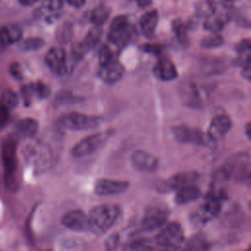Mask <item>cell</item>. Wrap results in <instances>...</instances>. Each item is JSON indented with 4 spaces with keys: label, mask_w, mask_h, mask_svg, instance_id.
Listing matches in <instances>:
<instances>
[{
    "label": "cell",
    "mask_w": 251,
    "mask_h": 251,
    "mask_svg": "<svg viewBox=\"0 0 251 251\" xmlns=\"http://www.w3.org/2000/svg\"><path fill=\"white\" fill-rule=\"evenodd\" d=\"M121 209L115 204H100L93 207L88 217V230L96 235L107 232L118 221Z\"/></svg>",
    "instance_id": "obj_1"
},
{
    "label": "cell",
    "mask_w": 251,
    "mask_h": 251,
    "mask_svg": "<svg viewBox=\"0 0 251 251\" xmlns=\"http://www.w3.org/2000/svg\"><path fill=\"white\" fill-rule=\"evenodd\" d=\"M227 179L236 181H250V156L246 152L237 153L221 168Z\"/></svg>",
    "instance_id": "obj_2"
},
{
    "label": "cell",
    "mask_w": 251,
    "mask_h": 251,
    "mask_svg": "<svg viewBox=\"0 0 251 251\" xmlns=\"http://www.w3.org/2000/svg\"><path fill=\"white\" fill-rule=\"evenodd\" d=\"M102 118L99 116L86 115L78 112H70L58 120V125L65 128L75 131L89 130L96 128L102 123Z\"/></svg>",
    "instance_id": "obj_3"
},
{
    "label": "cell",
    "mask_w": 251,
    "mask_h": 251,
    "mask_svg": "<svg viewBox=\"0 0 251 251\" xmlns=\"http://www.w3.org/2000/svg\"><path fill=\"white\" fill-rule=\"evenodd\" d=\"M113 134H114V130L106 129L101 132L87 135L86 137L78 141L72 148L71 154L75 158H82V157L91 155L94 152L98 151L101 147H103L104 144L107 142V140Z\"/></svg>",
    "instance_id": "obj_4"
},
{
    "label": "cell",
    "mask_w": 251,
    "mask_h": 251,
    "mask_svg": "<svg viewBox=\"0 0 251 251\" xmlns=\"http://www.w3.org/2000/svg\"><path fill=\"white\" fill-rule=\"evenodd\" d=\"M163 226L155 237V244L167 249L180 248L184 241V232L181 226L176 222H172Z\"/></svg>",
    "instance_id": "obj_5"
},
{
    "label": "cell",
    "mask_w": 251,
    "mask_h": 251,
    "mask_svg": "<svg viewBox=\"0 0 251 251\" xmlns=\"http://www.w3.org/2000/svg\"><path fill=\"white\" fill-rule=\"evenodd\" d=\"M25 159L36 171H45L53 163V154L47 145L38 142L25 148Z\"/></svg>",
    "instance_id": "obj_6"
},
{
    "label": "cell",
    "mask_w": 251,
    "mask_h": 251,
    "mask_svg": "<svg viewBox=\"0 0 251 251\" xmlns=\"http://www.w3.org/2000/svg\"><path fill=\"white\" fill-rule=\"evenodd\" d=\"M221 210L222 201L205 196L204 202L190 215V222L195 226H204L217 218Z\"/></svg>",
    "instance_id": "obj_7"
},
{
    "label": "cell",
    "mask_w": 251,
    "mask_h": 251,
    "mask_svg": "<svg viewBox=\"0 0 251 251\" xmlns=\"http://www.w3.org/2000/svg\"><path fill=\"white\" fill-rule=\"evenodd\" d=\"M169 209L162 204H153L146 208L140 226L144 231H153L162 227L169 218Z\"/></svg>",
    "instance_id": "obj_8"
},
{
    "label": "cell",
    "mask_w": 251,
    "mask_h": 251,
    "mask_svg": "<svg viewBox=\"0 0 251 251\" xmlns=\"http://www.w3.org/2000/svg\"><path fill=\"white\" fill-rule=\"evenodd\" d=\"M132 30L127 17L121 15L111 22L107 38L111 43L123 46L128 42Z\"/></svg>",
    "instance_id": "obj_9"
},
{
    "label": "cell",
    "mask_w": 251,
    "mask_h": 251,
    "mask_svg": "<svg viewBox=\"0 0 251 251\" xmlns=\"http://www.w3.org/2000/svg\"><path fill=\"white\" fill-rule=\"evenodd\" d=\"M174 138L178 143L207 145L211 140L201 129L185 125H178L172 128Z\"/></svg>",
    "instance_id": "obj_10"
},
{
    "label": "cell",
    "mask_w": 251,
    "mask_h": 251,
    "mask_svg": "<svg viewBox=\"0 0 251 251\" xmlns=\"http://www.w3.org/2000/svg\"><path fill=\"white\" fill-rule=\"evenodd\" d=\"M199 178V174L195 171L177 173L167 179H164L157 185V190L161 193H168L173 190H176L179 187L194 183Z\"/></svg>",
    "instance_id": "obj_11"
},
{
    "label": "cell",
    "mask_w": 251,
    "mask_h": 251,
    "mask_svg": "<svg viewBox=\"0 0 251 251\" xmlns=\"http://www.w3.org/2000/svg\"><path fill=\"white\" fill-rule=\"evenodd\" d=\"M178 95L181 102L193 109H200L203 105V100L199 88L196 83L191 80H186L178 85Z\"/></svg>",
    "instance_id": "obj_12"
},
{
    "label": "cell",
    "mask_w": 251,
    "mask_h": 251,
    "mask_svg": "<svg viewBox=\"0 0 251 251\" xmlns=\"http://www.w3.org/2000/svg\"><path fill=\"white\" fill-rule=\"evenodd\" d=\"M45 64L57 75H63L68 71L66 51L61 47H52L45 55Z\"/></svg>",
    "instance_id": "obj_13"
},
{
    "label": "cell",
    "mask_w": 251,
    "mask_h": 251,
    "mask_svg": "<svg viewBox=\"0 0 251 251\" xmlns=\"http://www.w3.org/2000/svg\"><path fill=\"white\" fill-rule=\"evenodd\" d=\"M129 182L110 178H99L94 185V192L99 196L117 195L127 190Z\"/></svg>",
    "instance_id": "obj_14"
},
{
    "label": "cell",
    "mask_w": 251,
    "mask_h": 251,
    "mask_svg": "<svg viewBox=\"0 0 251 251\" xmlns=\"http://www.w3.org/2000/svg\"><path fill=\"white\" fill-rule=\"evenodd\" d=\"M61 224L66 228L74 231L88 230V217L79 209L71 210L64 214L61 218Z\"/></svg>",
    "instance_id": "obj_15"
},
{
    "label": "cell",
    "mask_w": 251,
    "mask_h": 251,
    "mask_svg": "<svg viewBox=\"0 0 251 251\" xmlns=\"http://www.w3.org/2000/svg\"><path fill=\"white\" fill-rule=\"evenodd\" d=\"M231 126V120L227 115H219L211 121L206 134L211 141H219L227 134Z\"/></svg>",
    "instance_id": "obj_16"
},
{
    "label": "cell",
    "mask_w": 251,
    "mask_h": 251,
    "mask_svg": "<svg viewBox=\"0 0 251 251\" xmlns=\"http://www.w3.org/2000/svg\"><path fill=\"white\" fill-rule=\"evenodd\" d=\"M133 168L139 172L152 173L159 168V160L144 150H135L130 157Z\"/></svg>",
    "instance_id": "obj_17"
},
{
    "label": "cell",
    "mask_w": 251,
    "mask_h": 251,
    "mask_svg": "<svg viewBox=\"0 0 251 251\" xmlns=\"http://www.w3.org/2000/svg\"><path fill=\"white\" fill-rule=\"evenodd\" d=\"M125 75V67L116 58L104 66H100L98 76L106 84H115Z\"/></svg>",
    "instance_id": "obj_18"
},
{
    "label": "cell",
    "mask_w": 251,
    "mask_h": 251,
    "mask_svg": "<svg viewBox=\"0 0 251 251\" xmlns=\"http://www.w3.org/2000/svg\"><path fill=\"white\" fill-rule=\"evenodd\" d=\"M22 96L26 104H31L38 100H43L50 95V88L42 81H35L22 87Z\"/></svg>",
    "instance_id": "obj_19"
},
{
    "label": "cell",
    "mask_w": 251,
    "mask_h": 251,
    "mask_svg": "<svg viewBox=\"0 0 251 251\" xmlns=\"http://www.w3.org/2000/svg\"><path fill=\"white\" fill-rule=\"evenodd\" d=\"M152 72L154 76L162 81L174 80L178 75L176 67L171 60L167 58L159 59L158 62L153 67Z\"/></svg>",
    "instance_id": "obj_20"
},
{
    "label": "cell",
    "mask_w": 251,
    "mask_h": 251,
    "mask_svg": "<svg viewBox=\"0 0 251 251\" xmlns=\"http://www.w3.org/2000/svg\"><path fill=\"white\" fill-rule=\"evenodd\" d=\"M228 19H229L228 12L218 11L217 8H215L214 11L206 17L203 26L206 30H209L212 32H218L225 27Z\"/></svg>",
    "instance_id": "obj_21"
},
{
    "label": "cell",
    "mask_w": 251,
    "mask_h": 251,
    "mask_svg": "<svg viewBox=\"0 0 251 251\" xmlns=\"http://www.w3.org/2000/svg\"><path fill=\"white\" fill-rule=\"evenodd\" d=\"M200 196H201L200 188L194 183H189L176 189L175 202L178 206L185 205L197 200Z\"/></svg>",
    "instance_id": "obj_22"
},
{
    "label": "cell",
    "mask_w": 251,
    "mask_h": 251,
    "mask_svg": "<svg viewBox=\"0 0 251 251\" xmlns=\"http://www.w3.org/2000/svg\"><path fill=\"white\" fill-rule=\"evenodd\" d=\"M3 161L7 175H13L17 170V158H16V141L13 139L7 140L3 145L2 150Z\"/></svg>",
    "instance_id": "obj_23"
},
{
    "label": "cell",
    "mask_w": 251,
    "mask_h": 251,
    "mask_svg": "<svg viewBox=\"0 0 251 251\" xmlns=\"http://www.w3.org/2000/svg\"><path fill=\"white\" fill-rule=\"evenodd\" d=\"M158 19H159V15L156 10L149 11L140 17L139 26L142 33L145 36L151 37L154 34L157 24H158Z\"/></svg>",
    "instance_id": "obj_24"
},
{
    "label": "cell",
    "mask_w": 251,
    "mask_h": 251,
    "mask_svg": "<svg viewBox=\"0 0 251 251\" xmlns=\"http://www.w3.org/2000/svg\"><path fill=\"white\" fill-rule=\"evenodd\" d=\"M22 35V28L14 24L4 25L0 28V42L4 45H11L20 41Z\"/></svg>",
    "instance_id": "obj_25"
},
{
    "label": "cell",
    "mask_w": 251,
    "mask_h": 251,
    "mask_svg": "<svg viewBox=\"0 0 251 251\" xmlns=\"http://www.w3.org/2000/svg\"><path fill=\"white\" fill-rule=\"evenodd\" d=\"M64 0H43L39 9L40 15L47 21L52 22L58 16Z\"/></svg>",
    "instance_id": "obj_26"
},
{
    "label": "cell",
    "mask_w": 251,
    "mask_h": 251,
    "mask_svg": "<svg viewBox=\"0 0 251 251\" xmlns=\"http://www.w3.org/2000/svg\"><path fill=\"white\" fill-rule=\"evenodd\" d=\"M18 132L24 137H32L38 130V123L32 118H25L17 124Z\"/></svg>",
    "instance_id": "obj_27"
},
{
    "label": "cell",
    "mask_w": 251,
    "mask_h": 251,
    "mask_svg": "<svg viewBox=\"0 0 251 251\" xmlns=\"http://www.w3.org/2000/svg\"><path fill=\"white\" fill-rule=\"evenodd\" d=\"M111 10L106 5H98L90 13V22L97 26H102L109 19Z\"/></svg>",
    "instance_id": "obj_28"
},
{
    "label": "cell",
    "mask_w": 251,
    "mask_h": 251,
    "mask_svg": "<svg viewBox=\"0 0 251 251\" xmlns=\"http://www.w3.org/2000/svg\"><path fill=\"white\" fill-rule=\"evenodd\" d=\"M102 34H103V30H102L101 26L94 25L93 27H91L88 30L87 34L85 35L83 41L81 42L84 49L88 52L89 50L94 48L99 43Z\"/></svg>",
    "instance_id": "obj_29"
},
{
    "label": "cell",
    "mask_w": 251,
    "mask_h": 251,
    "mask_svg": "<svg viewBox=\"0 0 251 251\" xmlns=\"http://www.w3.org/2000/svg\"><path fill=\"white\" fill-rule=\"evenodd\" d=\"M210 246V242L201 233L192 235L185 243V249L188 250H207Z\"/></svg>",
    "instance_id": "obj_30"
},
{
    "label": "cell",
    "mask_w": 251,
    "mask_h": 251,
    "mask_svg": "<svg viewBox=\"0 0 251 251\" xmlns=\"http://www.w3.org/2000/svg\"><path fill=\"white\" fill-rule=\"evenodd\" d=\"M172 28L175 32V35L179 43L186 44L188 42V36H187V26L186 25L180 20L176 19L172 23Z\"/></svg>",
    "instance_id": "obj_31"
},
{
    "label": "cell",
    "mask_w": 251,
    "mask_h": 251,
    "mask_svg": "<svg viewBox=\"0 0 251 251\" xmlns=\"http://www.w3.org/2000/svg\"><path fill=\"white\" fill-rule=\"evenodd\" d=\"M224 44V38L222 35L218 34L217 32H213L212 34L205 36L201 39L200 45L206 49H213L221 47Z\"/></svg>",
    "instance_id": "obj_32"
},
{
    "label": "cell",
    "mask_w": 251,
    "mask_h": 251,
    "mask_svg": "<svg viewBox=\"0 0 251 251\" xmlns=\"http://www.w3.org/2000/svg\"><path fill=\"white\" fill-rule=\"evenodd\" d=\"M19 103V97L17 93L13 90H6L2 93L1 99H0V105L5 107L8 110L14 109Z\"/></svg>",
    "instance_id": "obj_33"
},
{
    "label": "cell",
    "mask_w": 251,
    "mask_h": 251,
    "mask_svg": "<svg viewBox=\"0 0 251 251\" xmlns=\"http://www.w3.org/2000/svg\"><path fill=\"white\" fill-rule=\"evenodd\" d=\"M72 36H73V27L70 23H64L59 26L56 33V37L59 42L66 44L72 39Z\"/></svg>",
    "instance_id": "obj_34"
},
{
    "label": "cell",
    "mask_w": 251,
    "mask_h": 251,
    "mask_svg": "<svg viewBox=\"0 0 251 251\" xmlns=\"http://www.w3.org/2000/svg\"><path fill=\"white\" fill-rule=\"evenodd\" d=\"M153 244H155V243H153L149 239L139 238V239L133 240L130 243H128V245L125 246V249H127V250H151V249L155 248V246Z\"/></svg>",
    "instance_id": "obj_35"
},
{
    "label": "cell",
    "mask_w": 251,
    "mask_h": 251,
    "mask_svg": "<svg viewBox=\"0 0 251 251\" xmlns=\"http://www.w3.org/2000/svg\"><path fill=\"white\" fill-rule=\"evenodd\" d=\"M45 44L44 40L39 37H31L24 40L21 44V48L25 51H31V50H37L41 48Z\"/></svg>",
    "instance_id": "obj_36"
},
{
    "label": "cell",
    "mask_w": 251,
    "mask_h": 251,
    "mask_svg": "<svg viewBox=\"0 0 251 251\" xmlns=\"http://www.w3.org/2000/svg\"><path fill=\"white\" fill-rule=\"evenodd\" d=\"M113 59H115V55H114L112 49L107 44L102 45L99 50V54H98L99 66H104L107 63L111 62Z\"/></svg>",
    "instance_id": "obj_37"
},
{
    "label": "cell",
    "mask_w": 251,
    "mask_h": 251,
    "mask_svg": "<svg viewBox=\"0 0 251 251\" xmlns=\"http://www.w3.org/2000/svg\"><path fill=\"white\" fill-rule=\"evenodd\" d=\"M140 50L153 56H160L163 53L164 47L158 43H145L140 46Z\"/></svg>",
    "instance_id": "obj_38"
},
{
    "label": "cell",
    "mask_w": 251,
    "mask_h": 251,
    "mask_svg": "<svg viewBox=\"0 0 251 251\" xmlns=\"http://www.w3.org/2000/svg\"><path fill=\"white\" fill-rule=\"evenodd\" d=\"M76 99L74 97V95L70 91H63L59 93L56 100L54 101L57 106H63L65 104H71L74 103Z\"/></svg>",
    "instance_id": "obj_39"
},
{
    "label": "cell",
    "mask_w": 251,
    "mask_h": 251,
    "mask_svg": "<svg viewBox=\"0 0 251 251\" xmlns=\"http://www.w3.org/2000/svg\"><path fill=\"white\" fill-rule=\"evenodd\" d=\"M119 239H120V236L118 233H113L111 234L105 241V247L106 249L108 250H114L118 247V244H119Z\"/></svg>",
    "instance_id": "obj_40"
},
{
    "label": "cell",
    "mask_w": 251,
    "mask_h": 251,
    "mask_svg": "<svg viewBox=\"0 0 251 251\" xmlns=\"http://www.w3.org/2000/svg\"><path fill=\"white\" fill-rule=\"evenodd\" d=\"M241 67H242V71H241L242 76L245 79L250 80L251 79V60L246 61L245 63H243L241 65Z\"/></svg>",
    "instance_id": "obj_41"
},
{
    "label": "cell",
    "mask_w": 251,
    "mask_h": 251,
    "mask_svg": "<svg viewBox=\"0 0 251 251\" xmlns=\"http://www.w3.org/2000/svg\"><path fill=\"white\" fill-rule=\"evenodd\" d=\"M9 116H10V110L0 105V126L5 125L8 122Z\"/></svg>",
    "instance_id": "obj_42"
},
{
    "label": "cell",
    "mask_w": 251,
    "mask_h": 251,
    "mask_svg": "<svg viewBox=\"0 0 251 251\" xmlns=\"http://www.w3.org/2000/svg\"><path fill=\"white\" fill-rule=\"evenodd\" d=\"M64 1H66L69 5H71L75 8H80L85 3V0H64Z\"/></svg>",
    "instance_id": "obj_43"
},
{
    "label": "cell",
    "mask_w": 251,
    "mask_h": 251,
    "mask_svg": "<svg viewBox=\"0 0 251 251\" xmlns=\"http://www.w3.org/2000/svg\"><path fill=\"white\" fill-rule=\"evenodd\" d=\"M136 3L140 8H146L151 5L152 0H136Z\"/></svg>",
    "instance_id": "obj_44"
},
{
    "label": "cell",
    "mask_w": 251,
    "mask_h": 251,
    "mask_svg": "<svg viewBox=\"0 0 251 251\" xmlns=\"http://www.w3.org/2000/svg\"><path fill=\"white\" fill-rule=\"evenodd\" d=\"M22 5L24 6H31L33 4H35L38 0H18Z\"/></svg>",
    "instance_id": "obj_45"
},
{
    "label": "cell",
    "mask_w": 251,
    "mask_h": 251,
    "mask_svg": "<svg viewBox=\"0 0 251 251\" xmlns=\"http://www.w3.org/2000/svg\"><path fill=\"white\" fill-rule=\"evenodd\" d=\"M244 131H245V134H246V136L248 137V139H250V133H251V125H250V123L248 122L246 125H245V126H244Z\"/></svg>",
    "instance_id": "obj_46"
},
{
    "label": "cell",
    "mask_w": 251,
    "mask_h": 251,
    "mask_svg": "<svg viewBox=\"0 0 251 251\" xmlns=\"http://www.w3.org/2000/svg\"><path fill=\"white\" fill-rule=\"evenodd\" d=\"M226 1H234V0H226Z\"/></svg>",
    "instance_id": "obj_47"
}]
</instances>
